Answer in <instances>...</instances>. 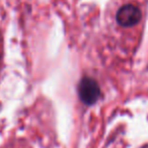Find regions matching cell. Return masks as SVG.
Here are the masks:
<instances>
[{
    "label": "cell",
    "instance_id": "obj_1",
    "mask_svg": "<svg viewBox=\"0 0 148 148\" xmlns=\"http://www.w3.org/2000/svg\"><path fill=\"white\" fill-rule=\"evenodd\" d=\"M78 95L81 101L87 106L93 105L99 99L101 90L97 82L92 78L84 77L78 85Z\"/></svg>",
    "mask_w": 148,
    "mask_h": 148
},
{
    "label": "cell",
    "instance_id": "obj_2",
    "mask_svg": "<svg viewBox=\"0 0 148 148\" xmlns=\"http://www.w3.org/2000/svg\"><path fill=\"white\" fill-rule=\"evenodd\" d=\"M141 11L137 6L133 4H126L118 10L116 19L120 25L130 27L137 25L141 21Z\"/></svg>",
    "mask_w": 148,
    "mask_h": 148
}]
</instances>
